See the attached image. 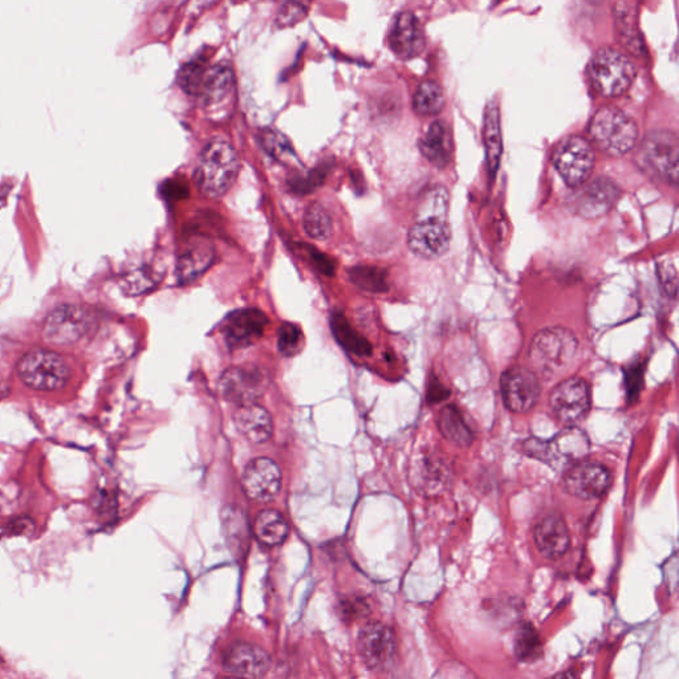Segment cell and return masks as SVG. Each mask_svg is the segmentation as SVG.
<instances>
[{"mask_svg":"<svg viewBox=\"0 0 679 679\" xmlns=\"http://www.w3.org/2000/svg\"><path fill=\"white\" fill-rule=\"evenodd\" d=\"M621 5H623V7L625 8V10H621L617 5L618 30H620V34L623 35V40L625 42L623 45L628 46V48L632 49V51L638 52L640 51V46L643 45H641L640 35H638L637 30H635V25L632 27L631 20H629V17L633 14L632 11H629L631 2H621Z\"/></svg>","mask_w":679,"mask_h":679,"instance_id":"39","label":"cell"},{"mask_svg":"<svg viewBox=\"0 0 679 679\" xmlns=\"http://www.w3.org/2000/svg\"><path fill=\"white\" fill-rule=\"evenodd\" d=\"M483 144L486 150L487 169L495 177L502 158V133L499 110L495 106H487L483 124Z\"/></svg>","mask_w":679,"mask_h":679,"instance_id":"27","label":"cell"},{"mask_svg":"<svg viewBox=\"0 0 679 679\" xmlns=\"http://www.w3.org/2000/svg\"><path fill=\"white\" fill-rule=\"evenodd\" d=\"M420 150L432 167L445 169L454 153L451 129L445 121L435 120L420 141Z\"/></svg>","mask_w":679,"mask_h":679,"instance_id":"22","label":"cell"},{"mask_svg":"<svg viewBox=\"0 0 679 679\" xmlns=\"http://www.w3.org/2000/svg\"><path fill=\"white\" fill-rule=\"evenodd\" d=\"M357 646L362 661L376 672L390 669L396 658V635L381 623H367L360 632Z\"/></svg>","mask_w":679,"mask_h":679,"instance_id":"10","label":"cell"},{"mask_svg":"<svg viewBox=\"0 0 679 679\" xmlns=\"http://www.w3.org/2000/svg\"><path fill=\"white\" fill-rule=\"evenodd\" d=\"M310 0H286L279 10V27H291L298 25L309 14Z\"/></svg>","mask_w":679,"mask_h":679,"instance_id":"38","label":"cell"},{"mask_svg":"<svg viewBox=\"0 0 679 679\" xmlns=\"http://www.w3.org/2000/svg\"><path fill=\"white\" fill-rule=\"evenodd\" d=\"M350 279L362 291L382 294L389 289L388 274L379 267H353L350 271Z\"/></svg>","mask_w":679,"mask_h":679,"instance_id":"33","label":"cell"},{"mask_svg":"<svg viewBox=\"0 0 679 679\" xmlns=\"http://www.w3.org/2000/svg\"><path fill=\"white\" fill-rule=\"evenodd\" d=\"M445 92L435 81H425L418 86L413 97L414 112L425 117L440 115L445 106Z\"/></svg>","mask_w":679,"mask_h":679,"instance_id":"31","label":"cell"},{"mask_svg":"<svg viewBox=\"0 0 679 679\" xmlns=\"http://www.w3.org/2000/svg\"><path fill=\"white\" fill-rule=\"evenodd\" d=\"M234 89V72L228 64H218L206 71L198 97L206 106L223 103Z\"/></svg>","mask_w":679,"mask_h":679,"instance_id":"26","label":"cell"},{"mask_svg":"<svg viewBox=\"0 0 679 679\" xmlns=\"http://www.w3.org/2000/svg\"><path fill=\"white\" fill-rule=\"evenodd\" d=\"M553 416L564 423L573 425L583 420L591 408V390L584 380L568 379L560 382L550 396Z\"/></svg>","mask_w":679,"mask_h":679,"instance_id":"14","label":"cell"},{"mask_svg":"<svg viewBox=\"0 0 679 679\" xmlns=\"http://www.w3.org/2000/svg\"><path fill=\"white\" fill-rule=\"evenodd\" d=\"M501 389L504 405L513 413H527L541 399L538 376L527 368L515 367L504 371Z\"/></svg>","mask_w":679,"mask_h":679,"instance_id":"13","label":"cell"},{"mask_svg":"<svg viewBox=\"0 0 679 679\" xmlns=\"http://www.w3.org/2000/svg\"><path fill=\"white\" fill-rule=\"evenodd\" d=\"M309 257L315 269L321 274L327 275V277H332L335 274L336 263L332 258L328 257L323 252H319L316 248L309 249Z\"/></svg>","mask_w":679,"mask_h":679,"instance_id":"40","label":"cell"},{"mask_svg":"<svg viewBox=\"0 0 679 679\" xmlns=\"http://www.w3.org/2000/svg\"><path fill=\"white\" fill-rule=\"evenodd\" d=\"M438 428L443 437L458 446H470L474 441V432L467 425L461 411L455 406H446L438 416Z\"/></svg>","mask_w":679,"mask_h":679,"instance_id":"29","label":"cell"},{"mask_svg":"<svg viewBox=\"0 0 679 679\" xmlns=\"http://www.w3.org/2000/svg\"><path fill=\"white\" fill-rule=\"evenodd\" d=\"M330 328H332L333 336L345 350L356 356L370 355V342L362 338L344 316L339 313L333 315L330 319Z\"/></svg>","mask_w":679,"mask_h":679,"instance_id":"30","label":"cell"},{"mask_svg":"<svg viewBox=\"0 0 679 679\" xmlns=\"http://www.w3.org/2000/svg\"><path fill=\"white\" fill-rule=\"evenodd\" d=\"M553 167L571 187L588 181L594 167V152L591 142L580 136L562 139L553 150Z\"/></svg>","mask_w":679,"mask_h":679,"instance_id":"9","label":"cell"},{"mask_svg":"<svg viewBox=\"0 0 679 679\" xmlns=\"http://www.w3.org/2000/svg\"><path fill=\"white\" fill-rule=\"evenodd\" d=\"M612 481V472L605 466L583 460L568 467L562 477V489L574 498L592 501L602 498Z\"/></svg>","mask_w":679,"mask_h":679,"instance_id":"11","label":"cell"},{"mask_svg":"<svg viewBox=\"0 0 679 679\" xmlns=\"http://www.w3.org/2000/svg\"><path fill=\"white\" fill-rule=\"evenodd\" d=\"M536 548L547 559L557 560L571 547V535L564 519L559 515L542 518L533 530Z\"/></svg>","mask_w":679,"mask_h":679,"instance_id":"21","label":"cell"},{"mask_svg":"<svg viewBox=\"0 0 679 679\" xmlns=\"http://www.w3.org/2000/svg\"><path fill=\"white\" fill-rule=\"evenodd\" d=\"M303 228L312 239L327 240L333 231L332 218L327 208L313 203L304 213Z\"/></svg>","mask_w":679,"mask_h":679,"instance_id":"34","label":"cell"},{"mask_svg":"<svg viewBox=\"0 0 679 679\" xmlns=\"http://www.w3.org/2000/svg\"><path fill=\"white\" fill-rule=\"evenodd\" d=\"M589 446L587 434L571 425L557 432L552 440L530 441L525 449L531 457L539 458L551 466L570 467L587 457Z\"/></svg>","mask_w":679,"mask_h":679,"instance_id":"8","label":"cell"},{"mask_svg":"<svg viewBox=\"0 0 679 679\" xmlns=\"http://www.w3.org/2000/svg\"><path fill=\"white\" fill-rule=\"evenodd\" d=\"M579 350V340L572 330L562 327L545 328L533 338L530 360L539 373L551 376L565 370Z\"/></svg>","mask_w":679,"mask_h":679,"instance_id":"4","label":"cell"},{"mask_svg":"<svg viewBox=\"0 0 679 679\" xmlns=\"http://www.w3.org/2000/svg\"><path fill=\"white\" fill-rule=\"evenodd\" d=\"M234 422L240 434L245 435L252 443L266 442L274 431L269 411L255 402L240 405L235 411Z\"/></svg>","mask_w":679,"mask_h":679,"instance_id":"23","label":"cell"},{"mask_svg":"<svg viewBox=\"0 0 679 679\" xmlns=\"http://www.w3.org/2000/svg\"><path fill=\"white\" fill-rule=\"evenodd\" d=\"M620 191L617 185L609 178H596L585 185L574 198L573 208L580 216L596 219L605 216L614 203Z\"/></svg>","mask_w":679,"mask_h":679,"instance_id":"20","label":"cell"},{"mask_svg":"<svg viewBox=\"0 0 679 679\" xmlns=\"http://www.w3.org/2000/svg\"><path fill=\"white\" fill-rule=\"evenodd\" d=\"M254 533L258 541L267 547H277L286 542L289 533L286 519L275 510H264L257 516Z\"/></svg>","mask_w":679,"mask_h":679,"instance_id":"28","label":"cell"},{"mask_svg":"<svg viewBox=\"0 0 679 679\" xmlns=\"http://www.w3.org/2000/svg\"><path fill=\"white\" fill-rule=\"evenodd\" d=\"M634 77L633 62L617 49H600L589 63V78L592 86L605 97L623 95L631 88Z\"/></svg>","mask_w":679,"mask_h":679,"instance_id":"6","label":"cell"},{"mask_svg":"<svg viewBox=\"0 0 679 679\" xmlns=\"http://www.w3.org/2000/svg\"><path fill=\"white\" fill-rule=\"evenodd\" d=\"M516 658L522 663H535L542 657V641L531 623L519 628L515 637Z\"/></svg>","mask_w":679,"mask_h":679,"instance_id":"32","label":"cell"},{"mask_svg":"<svg viewBox=\"0 0 679 679\" xmlns=\"http://www.w3.org/2000/svg\"><path fill=\"white\" fill-rule=\"evenodd\" d=\"M239 167V158L228 139H210L203 147L196 170L199 191L210 198H220L237 181Z\"/></svg>","mask_w":679,"mask_h":679,"instance_id":"1","label":"cell"},{"mask_svg":"<svg viewBox=\"0 0 679 679\" xmlns=\"http://www.w3.org/2000/svg\"><path fill=\"white\" fill-rule=\"evenodd\" d=\"M242 486L246 495L252 501H271L280 490V469L269 458L252 460L243 471Z\"/></svg>","mask_w":679,"mask_h":679,"instance_id":"18","label":"cell"},{"mask_svg":"<svg viewBox=\"0 0 679 679\" xmlns=\"http://www.w3.org/2000/svg\"><path fill=\"white\" fill-rule=\"evenodd\" d=\"M660 279L667 294L675 295V292H677V272H675L672 264L669 263L666 269H664L663 266L660 267Z\"/></svg>","mask_w":679,"mask_h":679,"instance_id":"41","label":"cell"},{"mask_svg":"<svg viewBox=\"0 0 679 679\" xmlns=\"http://www.w3.org/2000/svg\"><path fill=\"white\" fill-rule=\"evenodd\" d=\"M388 40L393 54L402 60L420 56L426 46L425 30L417 16L411 13H401L396 16Z\"/></svg>","mask_w":679,"mask_h":679,"instance_id":"19","label":"cell"},{"mask_svg":"<svg viewBox=\"0 0 679 679\" xmlns=\"http://www.w3.org/2000/svg\"><path fill=\"white\" fill-rule=\"evenodd\" d=\"M206 71H208V66H206L205 63L199 62V60L186 63L179 69L178 75H177V84L187 95L198 96Z\"/></svg>","mask_w":679,"mask_h":679,"instance_id":"35","label":"cell"},{"mask_svg":"<svg viewBox=\"0 0 679 679\" xmlns=\"http://www.w3.org/2000/svg\"><path fill=\"white\" fill-rule=\"evenodd\" d=\"M269 318L262 310L246 309L230 313L222 323L226 342L232 348H246L262 338Z\"/></svg>","mask_w":679,"mask_h":679,"instance_id":"17","label":"cell"},{"mask_svg":"<svg viewBox=\"0 0 679 679\" xmlns=\"http://www.w3.org/2000/svg\"><path fill=\"white\" fill-rule=\"evenodd\" d=\"M304 347V336L300 327L292 323L281 324L278 330V350L281 355L294 357Z\"/></svg>","mask_w":679,"mask_h":679,"instance_id":"37","label":"cell"},{"mask_svg":"<svg viewBox=\"0 0 679 679\" xmlns=\"http://www.w3.org/2000/svg\"><path fill=\"white\" fill-rule=\"evenodd\" d=\"M269 385L266 374L259 368L237 367L220 376L219 391L228 401L246 405L257 401Z\"/></svg>","mask_w":679,"mask_h":679,"instance_id":"15","label":"cell"},{"mask_svg":"<svg viewBox=\"0 0 679 679\" xmlns=\"http://www.w3.org/2000/svg\"><path fill=\"white\" fill-rule=\"evenodd\" d=\"M260 139H262V145L266 152L278 161L287 162V164H292L295 161L294 149H292L289 139L284 137L281 133L272 129L264 130Z\"/></svg>","mask_w":679,"mask_h":679,"instance_id":"36","label":"cell"},{"mask_svg":"<svg viewBox=\"0 0 679 679\" xmlns=\"http://www.w3.org/2000/svg\"><path fill=\"white\" fill-rule=\"evenodd\" d=\"M408 245L421 259L435 260L443 257L451 245L449 223L441 218H422L411 226Z\"/></svg>","mask_w":679,"mask_h":679,"instance_id":"12","label":"cell"},{"mask_svg":"<svg viewBox=\"0 0 679 679\" xmlns=\"http://www.w3.org/2000/svg\"><path fill=\"white\" fill-rule=\"evenodd\" d=\"M223 535L232 555L238 560L243 559L248 553L249 541H251V528H249L248 515L238 506H228L222 512Z\"/></svg>","mask_w":679,"mask_h":679,"instance_id":"25","label":"cell"},{"mask_svg":"<svg viewBox=\"0 0 679 679\" xmlns=\"http://www.w3.org/2000/svg\"><path fill=\"white\" fill-rule=\"evenodd\" d=\"M216 258V251L208 240L198 239L190 243L177 263V275L181 283H191L202 277Z\"/></svg>","mask_w":679,"mask_h":679,"instance_id":"24","label":"cell"},{"mask_svg":"<svg viewBox=\"0 0 679 679\" xmlns=\"http://www.w3.org/2000/svg\"><path fill=\"white\" fill-rule=\"evenodd\" d=\"M679 144L675 133L655 130L644 139L637 162L648 176L664 184L678 185Z\"/></svg>","mask_w":679,"mask_h":679,"instance_id":"5","label":"cell"},{"mask_svg":"<svg viewBox=\"0 0 679 679\" xmlns=\"http://www.w3.org/2000/svg\"><path fill=\"white\" fill-rule=\"evenodd\" d=\"M589 136L602 152L620 157L631 152L637 144L638 127L623 110L603 106L592 117Z\"/></svg>","mask_w":679,"mask_h":679,"instance_id":"3","label":"cell"},{"mask_svg":"<svg viewBox=\"0 0 679 679\" xmlns=\"http://www.w3.org/2000/svg\"><path fill=\"white\" fill-rule=\"evenodd\" d=\"M223 669L235 677L260 678L271 666L266 650L248 643H235L223 654Z\"/></svg>","mask_w":679,"mask_h":679,"instance_id":"16","label":"cell"},{"mask_svg":"<svg viewBox=\"0 0 679 679\" xmlns=\"http://www.w3.org/2000/svg\"><path fill=\"white\" fill-rule=\"evenodd\" d=\"M16 374L27 388L36 391H56L72 377L69 362L60 353L35 348L20 357Z\"/></svg>","mask_w":679,"mask_h":679,"instance_id":"2","label":"cell"},{"mask_svg":"<svg viewBox=\"0 0 679 679\" xmlns=\"http://www.w3.org/2000/svg\"><path fill=\"white\" fill-rule=\"evenodd\" d=\"M95 316L80 304H63L46 316L42 328V338L46 344L69 347L76 344L91 332Z\"/></svg>","mask_w":679,"mask_h":679,"instance_id":"7","label":"cell"}]
</instances>
